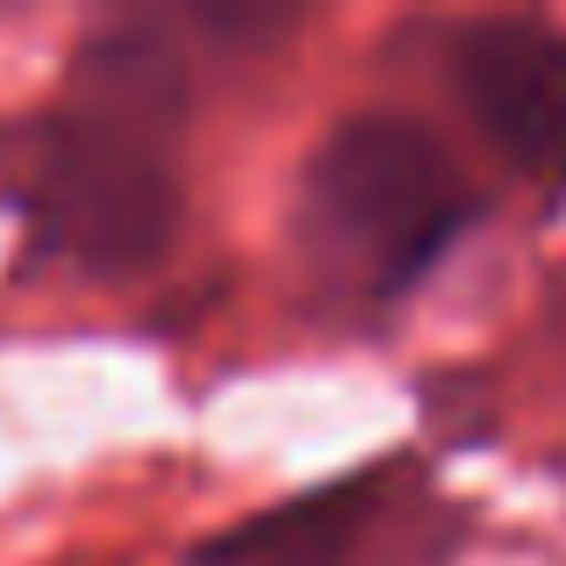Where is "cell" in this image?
<instances>
[{
	"label": "cell",
	"mask_w": 566,
	"mask_h": 566,
	"mask_svg": "<svg viewBox=\"0 0 566 566\" xmlns=\"http://www.w3.org/2000/svg\"><path fill=\"white\" fill-rule=\"evenodd\" d=\"M481 193L416 115L359 108L316 137L294 193V244L316 287L352 308H395L467 244Z\"/></svg>",
	"instance_id": "cell-1"
},
{
	"label": "cell",
	"mask_w": 566,
	"mask_h": 566,
	"mask_svg": "<svg viewBox=\"0 0 566 566\" xmlns=\"http://www.w3.org/2000/svg\"><path fill=\"white\" fill-rule=\"evenodd\" d=\"M0 208L51 273L137 280L172 251L187 193L166 137L51 101L0 123Z\"/></svg>",
	"instance_id": "cell-2"
},
{
	"label": "cell",
	"mask_w": 566,
	"mask_h": 566,
	"mask_svg": "<svg viewBox=\"0 0 566 566\" xmlns=\"http://www.w3.org/2000/svg\"><path fill=\"white\" fill-rule=\"evenodd\" d=\"M444 80L524 180L566 193V29L538 14L467 22L444 43Z\"/></svg>",
	"instance_id": "cell-3"
},
{
	"label": "cell",
	"mask_w": 566,
	"mask_h": 566,
	"mask_svg": "<svg viewBox=\"0 0 566 566\" xmlns=\"http://www.w3.org/2000/svg\"><path fill=\"white\" fill-rule=\"evenodd\" d=\"M423 502V473L409 452H380L366 467L316 481L287 502H265L244 524L216 531L187 553V566H366V553L401 531Z\"/></svg>",
	"instance_id": "cell-4"
},
{
	"label": "cell",
	"mask_w": 566,
	"mask_h": 566,
	"mask_svg": "<svg viewBox=\"0 0 566 566\" xmlns=\"http://www.w3.org/2000/svg\"><path fill=\"white\" fill-rule=\"evenodd\" d=\"M65 101L108 115V123L144 129V137L180 144L187 108H193V51L180 43V22H166V14L101 22L72 51Z\"/></svg>",
	"instance_id": "cell-5"
}]
</instances>
